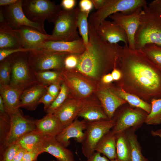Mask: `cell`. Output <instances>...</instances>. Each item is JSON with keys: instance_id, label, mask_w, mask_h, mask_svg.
Here are the masks:
<instances>
[{"instance_id": "6da1fadb", "label": "cell", "mask_w": 161, "mask_h": 161, "mask_svg": "<svg viewBox=\"0 0 161 161\" xmlns=\"http://www.w3.org/2000/svg\"><path fill=\"white\" fill-rule=\"evenodd\" d=\"M116 67L122 74L117 86L149 103L161 98V68L141 49L124 45Z\"/></svg>"}, {"instance_id": "7a4b0ae2", "label": "cell", "mask_w": 161, "mask_h": 161, "mask_svg": "<svg viewBox=\"0 0 161 161\" xmlns=\"http://www.w3.org/2000/svg\"><path fill=\"white\" fill-rule=\"evenodd\" d=\"M89 36L88 46L80 55L75 69L96 81L117 66L123 47L103 40L89 24Z\"/></svg>"}, {"instance_id": "3957f363", "label": "cell", "mask_w": 161, "mask_h": 161, "mask_svg": "<svg viewBox=\"0 0 161 161\" xmlns=\"http://www.w3.org/2000/svg\"><path fill=\"white\" fill-rule=\"evenodd\" d=\"M134 41L135 49L149 44L161 47V15L148 5L143 8Z\"/></svg>"}, {"instance_id": "277c9868", "label": "cell", "mask_w": 161, "mask_h": 161, "mask_svg": "<svg viewBox=\"0 0 161 161\" xmlns=\"http://www.w3.org/2000/svg\"><path fill=\"white\" fill-rule=\"evenodd\" d=\"M28 52H18L9 56L11 67L10 85L22 91L39 83L29 66Z\"/></svg>"}, {"instance_id": "5b68a950", "label": "cell", "mask_w": 161, "mask_h": 161, "mask_svg": "<svg viewBox=\"0 0 161 161\" xmlns=\"http://www.w3.org/2000/svg\"><path fill=\"white\" fill-rule=\"evenodd\" d=\"M147 5L145 0H107L102 8L90 15L88 23L96 30L102 21L114 13L121 12L129 14L138 8Z\"/></svg>"}, {"instance_id": "8992f818", "label": "cell", "mask_w": 161, "mask_h": 161, "mask_svg": "<svg viewBox=\"0 0 161 161\" xmlns=\"http://www.w3.org/2000/svg\"><path fill=\"white\" fill-rule=\"evenodd\" d=\"M63 81L67 87L70 95L80 100L90 98L97 90L99 83L86 77L75 69L61 71Z\"/></svg>"}, {"instance_id": "52a82bcc", "label": "cell", "mask_w": 161, "mask_h": 161, "mask_svg": "<svg viewBox=\"0 0 161 161\" xmlns=\"http://www.w3.org/2000/svg\"><path fill=\"white\" fill-rule=\"evenodd\" d=\"M80 10L77 7L70 10L61 9L59 12L53 22L52 34L56 41H72L80 38L77 30Z\"/></svg>"}, {"instance_id": "ba28073f", "label": "cell", "mask_w": 161, "mask_h": 161, "mask_svg": "<svg viewBox=\"0 0 161 161\" xmlns=\"http://www.w3.org/2000/svg\"><path fill=\"white\" fill-rule=\"evenodd\" d=\"M61 8L60 5L49 0H24L22 4L24 14L34 22H44L47 20L53 23Z\"/></svg>"}, {"instance_id": "9c48e42d", "label": "cell", "mask_w": 161, "mask_h": 161, "mask_svg": "<svg viewBox=\"0 0 161 161\" xmlns=\"http://www.w3.org/2000/svg\"><path fill=\"white\" fill-rule=\"evenodd\" d=\"M69 54L35 49L28 52V62L34 72L51 70L61 71L63 69L64 59Z\"/></svg>"}, {"instance_id": "30bf717a", "label": "cell", "mask_w": 161, "mask_h": 161, "mask_svg": "<svg viewBox=\"0 0 161 161\" xmlns=\"http://www.w3.org/2000/svg\"><path fill=\"white\" fill-rule=\"evenodd\" d=\"M120 108L112 118L115 123L111 130L115 134H117L131 128L136 130L145 123L148 114L144 110L132 106L128 103Z\"/></svg>"}, {"instance_id": "8fae6325", "label": "cell", "mask_w": 161, "mask_h": 161, "mask_svg": "<svg viewBox=\"0 0 161 161\" xmlns=\"http://www.w3.org/2000/svg\"><path fill=\"white\" fill-rule=\"evenodd\" d=\"M115 123L113 119L86 121L84 139L81 143V150L85 157L87 158L95 151L96 146L99 140L113 128Z\"/></svg>"}, {"instance_id": "7c38bea8", "label": "cell", "mask_w": 161, "mask_h": 161, "mask_svg": "<svg viewBox=\"0 0 161 161\" xmlns=\"http://www.w3.org/2000/svg\"><path fill=\"white\" fill-rule=\"evenodd\" d=\"M23 1V0H18L14 4L0 7L5 23L13 30H17L21 26H26L47 34L44 28V22L32 21L26 16L22 9Z\"/></svg>"}, {"instance_id": "4fadbf2b", "label": "cell", "mask_w": 161, "mask_h": 161, "mask_svg": "<svg viewBox=\"0 0 161 161\" xmlns=\"http://www.w3.org/2000/svg\"><path fill=\"white\" fill-rule=\"evenodd\" d=\"M10 128L4 145L0 153L23 135L36 129L35 120L24 116L20 109L10 114Z\"/></svg>"}, {"instance_id": "5bb4252c", "label": "cell", "mask_w": 161, "mask_h": 161, "mask_svg": "<svg viewBox=\"0 0 161 161\" xmlns=\"http://www.w3.org/2000/svg\"><path fill=\"white\" fill-rule=\"evenodd\" d=\"M143 10L142 8H138L132 13L128 15L117 13L109 17L124 30L128 39V47L131 49H135L134 37L140 24Z\"/></svg>"}, {"instance_id": "9a60e30c", "label": "cell", "mask_w": 161, "mask_h": 161, "mask_svg": "<svg viewBox=\"0 0 161 161\" xmlns=\"http://www.w3.org/2000/svg\"><path fill=\"white\" fill-rule=\"evenodd\" d=\"M14 30L18 34L22 47L31 51L39 48L46 42L56 41L52 35L43 33L31 27L21 26Z\"/></svg>"}, {"instance_id": "2e32d148", "label": "cell", "mask_w": 161, "mask_h": 161, "mask_svg": "<svg viewBox=\"0 0 161 161\" xmlns=\"http://www.w3.org/2000/svg\"><path fill=\"white\" fill-rule=\"evenodd\" d=\"M109 120L113 118L117 110L127 102L114 94L107 85L101 83L95 93Z\"/></svg>"}, {"instance_id": "e0dca14e", "label": "cell", "mask_w": 161, "mask_h": 161, "mask_svg": "<svg viewBox=\"0 0 161 161\" xmlns=\"http://www.w3.org/2000/svg\"><path fill=\"white\" fill-rule=\"evenodd\" d=\"M98 35L104 41L111 44L121 41L128 45L127 35L124 30L113 21L106 19L102 21L96 30Z\"/></svg>"}, {"instance_id": "ac0fdd59", "label": "cell", "mask_w": 161, "mask_h": 161, "mask_svg": "<svg viewBox=\"0 0 161 161\" xmlns=\"http://www.w3.org/2000/svg\"><path fill=\"white\" fill-rule=\"evenodd\" d=\"M83 100L75 98L70 95L66 100L53 114L65 127L77 117Z\"/></svg>"}, {"instance_id": "d6986e66", "label": "cell", "mask_w": 161, "mask_h": 161, "mask_svg": "<svg viewBox=\"0 0 161 161\" xmlns=\"http://www.w3.org/2000/svg\"><path fill=\"white\" fill-rule=\"evenodd\" d=\"M86 121L80 120L77 117L71 123L65 127L55 137L57 141L66 148L70 144V139L74 138L79 143H82L84 138V131L86 127Z\"/></svg>"}, {"instance_id": "ffe728a7", "label": "cell", "mask_w": 161, "mask_h": 161, "mask_svg": "<svg viewBox=\"0 0 161 161\" xmlns=\"http://www.w3.org/2000/svg\"><path fill=\"white\" fill-rule=\"evenodd\" d=\"M85 47L81 38L72 41H49L44 43L38 49L54 52H64L80 55L85 50Z\"/></svg>"}, {"instance_id": "44dd1931", "label": "cell", "mask_w": 161, "mask_h": 161, "mask_svg": "<svg viewBox=\"0 0 161 161\" xmlns=\"http://www.w3.org/2000/svg\"><path fill=\"white\" fill-rule=\"evenodd\" d=\"M41 148L43 153L50 154L57 161H75L72 152L60 144L55 137L44 136Z\"/></svg>"}, {"instance_id": "7402d4cb", "label": "cell", "mask_w": 161, "mask_h": 161, "mask_svg": "<svg viewBox=\"0 0 161 161\" xmlns=\"http://www.w3.org/2000/svg\"><path fill=\"white\" fill-rule=\"evenodd\" d=\"M48 86L38 83L24 91L20 97L19 108L35 110L40 104L41 98L47 92Z\"/></svg>"}, {"instance_id": "603a6c76", "label": "cell", "mask_w": 161, "mask_h": 161, "mask_svg": "<svg viewBox=\"0 0 161 161\" xmlns=\"http://www.w3.org/2000/svg\"><path fill=\"white\" fill-rule=\"evenodd\" d=\"M78 117L86 121L109 120L97 98L90 97L84 100Z\"/></svg>"}, {"instance_id": "cb8c5ba5", "label": "cell", "mask_w": 161, "mask_h": 161, "mask_svg": "<svg viewBox=\"0 0 161 161\" xmlns=\"http://www.w3.org/2000/svg\"><path fill=\"white\" fill-rule=\"evenodd\" d=\"M36 129L44 136L55 137L65 128L53 114L35 120Z\"/></svg>"}, {"instance_id": "d4e9b609", "label": "cell", "mask_w": 161, "mask_h": 161, "mask_svg": "<svg viewBox=\"0 0 161 161\" xmlns=\"http://www.w3.org/2000/svg\"><path fill=\"white\" fill-rule=\"evenodd\" d=\"M23 91L9 85L0 84V94L9 114L19 110L20 97Z\"/></svg>"}, {"instance_id": "484cf974", "label": "cell", "mask_w": 161, "mask_h": 161, "mask_svg": "<svg viewBox=\"0 0 161 161\" xmlns=\"http://www.w3.org/2000/svg\"><path fill=\"white\" fill-rule=\"evenodd\" d=\"M111 90L116 95L126 101L131 106L141 109L148 114L151 109V105L133 94L126 92L112 83L107 85Z\"/></svg>"}, {"instance_id": "4316f807", "label": "cell", "mask_w": 161, "mask_h": 161, "mask_svg": "<svg viewBox=\"0 0 161 161\" xmlns=\"http://www.w3.org/2000/svg\"><path fill=\"white\" fill-rule=\"evenodd\" d=\"M20 48L23 47L17 32L6 23H0V49Z\"/></svg>"}, {"instance_id": "83f0119b", "label": "cell", "mask_w": 161, "mask_h": 161, "mask_svg": "<svg viewBox=\"0 0 161 161\" xmlns=\"http://www.w3.org/2000/svg\"><path fill=\"white\" fill-rule=\"evenodd\" d=\"M117 135L110 130L104 134L97 145L95 151L102 154L110 161L116 159Z\"/></svg>"}, {"instance_id": "f1b7e54d", "label": "cell", "mask_w": 161, "mask_h": 161, "mask_svg": "<svg viewBox=\"0 0 161 161\" xmlns=\"http://www.w3.org/2000/svg\"><path fill=\"white\" fill-rule=\"evenodd\" d=\"M44 136L36 129L20 137L16 142L21 147L31 151L41 146Z\"/></svg>"}, {"instance_id": "f546056e", "label": "cell", "mask_w": 161, "mask_h": 161, "mask_svg": "<svg viewBox=\"0 0 161 161\" xmlns=\"http://www.w3.org/2000/svg\"><path fill=\"white\" fill-rule=\"evenodd\" d=\"M136 131L131 128L125 131L130 144L131 161H149L142 153L140 145L135 134Z\"/></svg>"}, {"instance_id": "4dcf8cb0", "label": "cell", "mask_w": 161, "mask_h": 161, "mask_svg": "<svg viewBox=\"0 0 161 161\" xmlns=\"http://www.w3.org/2000/svg\"><path fill=\"white\" fill-rule=\"evenodd\" d=\"M116 135V159L119 161H131L130 144L125 131Z\"/></svg>"}, {"instance_id": "1f68e13d", "label": "cell", "mask_w": 161, "mask_h": 161, "mask_svg": "<svg viewBox=\"0 0 161 161\" xmlns=\"http://www.w3.org/2000/svg\"><path fill=\"white\" fill-rule=\"evenodd\" d=\"M34 73L37 82L40 84L49 86L55 83H61L62 81L61 71L48 70Z\"/></svg>"}, {"instance_id": "d6a6232c", "label": "cell", "mask_w": 161, "mask_h": 161, "mask_svg": "<svg viewBox=\"0 0 161 161\" xmlns=\"http://www.w3.org/2000/svg\"><path fill=\"white\" fill-rule=\"evenodd\" d=\"M151 109L145 121L147 125L161 124V98L153 99L151 101Z\"/></svg>"}, {"instance_id": "836d02e7", "label": "cell", "mask_w": 161, "mask_h": 161, "mask_svg": "<svg viewBox=\"0 0 161 161\" xmlns=\"http://www.w3.org/2000/svg\"><path fill=\"white\" fill-rule=\"evenodd\" d=\"M89 15V14L80 10L77 21L78 28L86 48L88 46L89 43V23L88 20Z\"/></svg>"}, {"instance_id": "e575fe53", "label": "cell", "mask_w": 161, "mask_h": 161, "mask_svg": "<svg viewBox=\"0 0 161 161\" xmlns=\"http://www.w3.org/2000/svg\"><path fill=\"white\" fill-rule=\"evenodd\" d=\"M70 94L65 83L62 81L60 92L50 106L45 111L47 114H53L69 97Z\"/></svg>"}, {"instance_id": "d590c367", "label": "cell", "mask_w": 161, "mask_h": 161, "mask_svg": "<svg viewBox=\"0 0 161 161\" xmlns=\"http://www.w3.org/2000/svg\"><path fill=\"white\" fill-rule=\"evenodd\" d=\"M141 50L154 63L161 68V47L149 44L145 45Z\"/></svg>"}, {"instance_id": "8d00e7d4", "label": "cell", "mask_w": 161, "mask_h": 161, "mask_svg": "<svg viewBox=\"0 0 161 161\" xmlns=\"http://www.w3.org/2000/svg\"><path fill=\"white\" fill-rule=\"evenodd\" d=\"M10 128V114H0V151L2 150L4 145Z\"/></svg>"}, {"instance_id": "74e56055", "label": "cell", "mask_w": 161, "mask_h": 161, "mask_svg": "<svg viewBox=\"0 0 161 161\" xmlns=\"http://www.w3.org/2000/svg\"><path fill=\"white\" fill-rule=\"evenodd\" d=\"M11 74V63L9 56L1 62L0 84L10 85Z\"/></svg>"}, {"instance_id": "f35d334b", "label": "cell", "mask_w": 161, "mask_h": 161, "mask_svg": "<svg viewBox=\"0 0 161 161\" xmlns=\"http://www.w3.org/2000/svg\"><path fill=\"white\" fill-rule=\"evenodd\" d=\"M20 147L16 143L6 147L2 152L0 153V161H12Z\"/></svg>"}, {"instance_id": "ab89813d", "label": "cell", "mask_w": 161, "mask_h": 161, "mask_svg": "<svg viewBox=\"0 0 161 161\" xmlns=\"http://www.w3.org/2000/svg\"><path fill=\"white\" fill-rule=\"evenodd\" d=\"M80 55L74 54H69L67 55L64 61L63 69H75L78 64Z\"/></svg>"}, {"instance_id": "60d3db41", "label": "cell", "mask_w": 161, "mask_h": 161, "mask_svg": "<svg viewBox=\"0 0 161 161\" xmlns=\"http://www.w3.org/2000/svg\"><path fill=\"white\" fill-rule=\"evenodd\" d=\"M43 153L41 145L31 151H27L23 157L22 161H37L38 156Z\"/></svg>"}, {"instance_id": "b9f144b4", "label": "cell", "mask_w": 161, "mask_h": 161, "mask_svg": "<svg viewBox=\"0 0 161 161\" xmlns=\"http://www.w3.org/2000/svg\"><path fill=\"white\" fill-rule=\"evenodd\" d=\"M31 50L23 48L15 49H0V61H2L12 54L19 52L30 51Z\"/></svg>"}, {"instance_id": "7bdbcfd3", "label": "cell", "mask_w": 161, "mask_h": 161, "mask_svg": "<svg viewBox=\"0 0 161 161\" xmlns=\"http://www.w3.org/2000/svg\"><path fill=\"white\" fill-rule=\"evenodd\" d=\"M61 83H55L49 85L47 87V92L56 98L60 92Z\"/></svg>"}, {"instance_id": "ee69618b", "label": "cell", "mask_w": 161, "mask_h": 161, "mask_svg": "<svg viewBox=\"0 0 161 161\" xmlns=\"http://www.w3.org/2000/svg\"><path fill=\"white\" fill-rule=\"evenodd\" d=\"M55 99V98L46 92L41 98L39 103L43 104L44 110L45 111L50 106Z\"/></svg>"}, {"instance_id": "f6af8a7d", "label": "cell", "mask_w": 161, "mask_h": 161, "mask_svg": "<svg viewBox=\"0 0 161 161\" xmlns=\"http://www.w3.org/2000/svg\"><path fill=\"white\" fill-rule=\"evenodd\" d=\"M79 5L81 11L89 14L94 6L91 0H81L79 2Z\"/></svg>"}, {"instance_id": "bcb514c9", "label": "cell", "mask_w": 161, "mask_h": 161, "mask_svg": "<svg viewBox=\"0 0 161 161\" xmlns=\"http://www.w3.org/2000/svg\"><path fill=\"white\" fill-rule=\"evenodd\" d=\"M76 4L75 0H63L60 4L63 10H70L74 9Z\"/></svg>"}, {"instance_id": "7dc6e473", "label": "cell", "mask_w": 161, "mask_h": 161, "mask_svg": "<svg viewBox=\"0 0 161 161\" xmlns=\"http://www.w3.org/2000/svg\"><path fill=\"white\" fill-rule=\"evenodd\" d=\"M86 161H110L105 156H102L100 153L95 151L87 158Z\"/></svg>"}, {"instance_id": "c3c4849f", "label": "cell", "mask_w": 161, "mask_h": 161, "mask_svg": "<svg viewBox=\"0 0 161 161\" xmlns=\"http://www.w3.org/2000/svg\"><path fill=\"white\" fill-rule=\"evenodd\" d=\"M148 6L161 15V0H154L148 4Z\"/></svg>"}, {"instance_id": "681fc988", "label": "cell", "mask_w": 161, "mask_h": 161, "mask_svg": "<svg viewBox=\"0 0 161 161\" xmlns=\"http://www.w3.org/2000/svg\"><path fill=\"white\" fill-rule=\"evenodd\" d=\"M27 151L24 148L20 147L17 151L12 161H22L23 156Z\"/></svg>"}, {"instance_id": "f907efd6", "label": "cell", "mask_w": 161, "mask_h": 161, "mask_svg": "<svg viewBox=\"0 0 161 161\" xmlns=\"http://www.w3.org/2000/svg\"><path fill=\"white\" fill-rule=\"evenodd\" d=\"M111 74L114 81H118L121 79L122 77L121 73L116 66L114 68Z\"/></svg>"}, {"instance_id": "816d5d0a", "label": "cell", "mask_w": 161, "mask_h": 161, "mask_svg": "<svg viewBox=\"0 0 161 161\" xmlns=\"http://www.w3.org/2000/svg\"><path fill=\"white\" fill-rule=\"evenodd\" d=\"M114 81L111 74L108 73L104 75L101 79V83L104 84H109Z\"/></svg>"}, {"instance_id": "f5cc1de1", "label": "cell", "mask_w": 161, "mask_h": 161, "mask_svg": "<svg viewBox=\"0 0 161 161\" xmlns=\"http://www.w3.org/2000/svg\"><path fill=\"white\" fill-rule=\"evenodd\" d=\"M94 6L97 10L102 8L106 4L107 0H91Z\"/></svg>"}, {"instance_id": "db71d44e", "label": "cell", "mask_w": 161, "mask_h": 161, "mask_svg": "<svg viewBox=\"0 0 161 161\" xmlns=\"http://www.w3.org/2000/svg\"><path fill=\"white\" fill-rule=\"evenodd\" d=\"M18 0H0V7L7 6L14 4L17 3Z\"/></svg>"}, {"instance_id": "11a10c76", "label": "cell", "mask_w": 161, "mask_h": 161, "mask_svg": "<svg viewBox=\"0 0 161 161\" xmlns=\"http://www.w3.org/2000/svg\"><path fill=\"white\" fill-rule=\"evenodd\" d=\"M151 133L153 136H158L161 138V129L155 131L152 130Z\"/></svg>"}, {"instance_id": "9f6ffc18", "label": "cell", "mask_w": 161, "mask_h": 161, "mask_svg": "<svg viewBox=\"0 0 161 161\" xmlns=\"http://www.w3.org/2000/svg\"><path fill=\"white\" fill-rule=\"evenodd\" d=\"M110 161H119L117 160V159H115L114 160H111Z\"/></svg>"}, {"instance_id": "6f0895ef", "label": "cell", "mask_w": 161, "mask_h": 161, "mask_svg": "<svg viewBox=\"0 0 161 161\" xmlns=\"http://www.w3.org/2000/svg\"><path fill=\"white\" fill-rule=\"evenodd\" d=\"M55 161L54 160H51V161Z\"/></svg>"}, {"instance_id": "680465c9", "label": "cell", "mask_w": 161, "mask_h": 161, "mask_svg": "<svg viewBox=\"0 0 161 161\" xmlns=\"http://www.w3.org/2000/svg\"></svg>"}]
</instances>
